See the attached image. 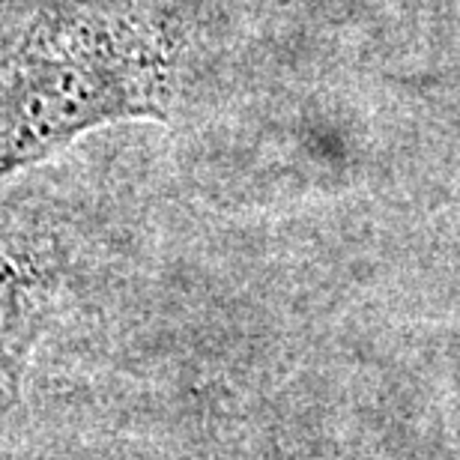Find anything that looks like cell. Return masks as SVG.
<instances>
[{
	"label": "cell",
	"mask_w": 460,
	"mask_h": 460,
	"mask_svg": "<svg viewBox=\"0 0 460 460\" xmlns=\"http://www.w3.org/2000/svg\"><path fill=\"white\" fill-rule=\"evenodd\" d=\"M173 54L150 15L119 0L42 9L0 58V182L84 132L164 119Z\"/></svg>",
	"instance_id": "6da1fadb"
},
{
	"label": "cell",
	"mask_w": 460,
	"mask_h": 460,
	"mask_svg": "<svg viewBox=\"0 0 460 460\" xmlns=\"http://www.w3.org/2000/svg\"><path fill=\"white\" fill-rule=\"evenodd\" d=\"M45 281L27 257L0 239V419L22 398V380L45 329Z\"/></svg>",
	"instance_id": "7a4b0ae2"
}]
</instances>
